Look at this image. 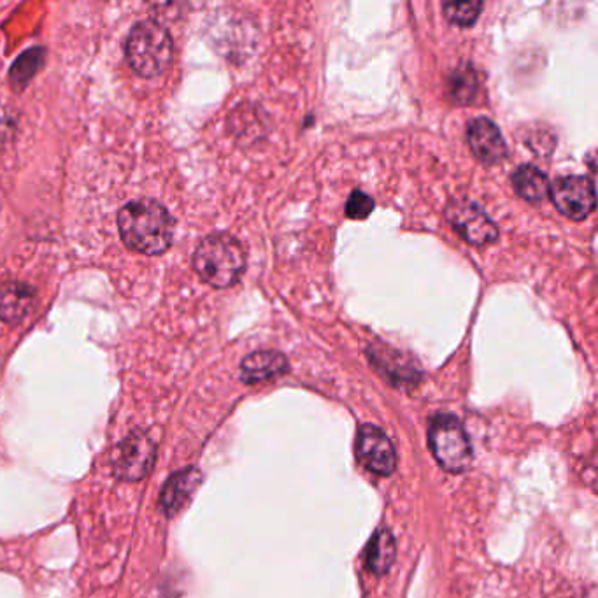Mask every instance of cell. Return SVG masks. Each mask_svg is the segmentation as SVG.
I'll return each mask as SVG.
<instances>
[{"label": "cell", "instance_id": "6da1fadb", "mask_svg": "<svg viewBox=\"0 0 598 598\" xmlns=\"http://www.w3.org/2000/svg\"><path fill=\"white\" fill-rule=\"evenodd\" d=\"M123 243L143 255H162L174 239V218L153 199L132 200L118 213Z\"/></svg>", "mask_w": 598, "mask_h": 598}, {"label": "cell", "instance_id": "7a4b0ae2", "mask_svg": "<svg viewBox=\"0 0 598 598\" xmlns=\"http://www.w3.org/2000/svg\"><path fill=\"white\" fill-rule=\"evenodd\" d=\"M193 269L214 288L235 285L246 269L243 246L232 235H207L193 253Z\"/></svg>", "mask_w": 598, "mask_h": 598}, {"label": "cell", "instance_id": "3957f363", "mask_svg": "<svg viewBox=\"0 0 598 598\" xmlns=\"http://www.w3.org/2000/svg\"><path fill=\"white\" fill-rule=\"evenodd\" d=\"M172 50L171 34L153 20L136 23L125 44L130 67L143 78L162 76L171 65Z\"/></svg>", "mask_w": 598, "mask_h": 598}, {"label": "cell", "instance_id": "277c9868", "mask_svg": "<svg viewBox=\"0 0 598 598\" xmlns=\"http://www.w3.org/2000/svg\"><path fill=\"white\" fill-rule=\"evenodd\" d=\"M430 448L435 460L448 472H463L472 462L469 435L455 416L437 414L430 423Z\"/></svg>", "mask_w": 598, "mask_h": 598}, {"label": "cell", "instance_id": "5b68a950", "mask_svg": "<svg viewBox=\"0 0 598 598\" xmlns=\"http://www.w3.org/2000/svg\"><path fill=\"white\" fill-rule=\"evenodd\" d=\"M446 218L456 234L472 246H490L499 239V228L483 207L469 199H455L446 207Z\"/></svg>", "mask_w": 598, "mask_h": 598}, {"label": "cell", "instance_id": "8992f818", "mask_svg": "<svg viewBox=\"0 0 598 598\" xmlns=\"http://www.w3.org/2000/svg\"><path fill=\"white\" fill-rule=\"evenodd\" d=\"M157 460V446L144 432H132L114 449L113 472L118 479L137 483L150 474Z\"/></svg>", "mask_w": 598, "mask_h": 598}, {"label": "cell", "instance_id": "52a82bcc", "mask_svg": "<svg viewBox=\"0 0 598 598\" xmlns=\"http://www.w3.org/2000/svg\"><path fill=\"white\" fill-rule=\"evenodd\" d=\"M556 209L570 220L583 221L595 211L597 195L590 178L565 176L549 186Z\"/></svg>", "mask_w": 598, "mask_h": 598}, {"label": "cell", "instance_id": "ba28073f", "mask_svg": "<svg viewBox=\"0 0 598 598\" xmlns=\"http://www.w3.org/2000/svg\"><path fill=\"white\" fill-rule=\"evenodd\" d=\"M356 456L365 469L378 476H390L397 467V453L381 428L364 425L356 437Z\"/></svg>", "mask_w": 598, "mask_h": 598}, {"label": "cell", "instance_id": "9c48e42d", "mask_svg": "<svg viewBox=\"0 0 598 598\" xmlns=\"http://www.w3.org/2000/svg\"><path fill=\"white\" fill-rule=\"evenodd\" d=\"M467 141L470 150L483 164L497 165L507 157V144L499 127L490 118H476L469 123Z\"/></svg>", "mask_w": 598, "mask_h": 598}, {"label": "cell", "instance_id": "30bf717a", "mask_svg": "<svg viewBox=\"0 0 598 598\" xmlns=\"http://www.w3.org/2000/svg\"><path fill=\"white\" fill-rule=\"evenodd\" d=\"M37 293L23 281H6L0 285V320L20 323L36 304Z\"/></svg>", "mask_w": 598, "mask_h": 598}, {"label": "cell", "instance_id": "8fae6325", "mask_svg": "<svg viewBox=\"0 0 598 598\" xmlns=\"http://www.w3.org/2000/svg\"><path fill=\"white\" fill-rule=\"evenodd\" d=\"M288 371L285 355L278 351H255L246 356L241 364V379L244 383H260L276 378Z\"/></svg>", "mask_w": 598, "mask_h": 598}, {"label": "cell", "instance_id": "7c38bea8", "mask_svg": "<svg viewBox=\"0 0 598 598\" xmlns=\"http://www.w3.org/2000/svg\"><path fill=\"white\" fill-rule=\"evenodd\" d=\"M200 472L197 469L181 470L178 474L167 481L164 492H162V509H164L167 516H174L178 514L186 502L192 499L193 492L199 488Z\"/></svg>", "mask_w": 598, "mask_h": 598}, {"label": "cell", "instance_id": "4fadbf2b", "mask_svg": "<svg viewBox=\"0 0 598 598\" xmlns=\"http://www.w3.org/2000/svg\"><path fill=\"white\" fill-rule=\"evenodd\" d=\"M511 179L516 193L528 202H541L549 195L548 176L535 165H521Z\"/></svg>", "mask_w": 598, "mask_h": 598}, {"label": "cell", "instance_id": "5bb4252c", "mask_svg": "<svg viewBox=\"0 0 598 598\" xmlns=\"http://www.w3.org/2000/svg\"><path fill=\"white\" fill-rule=\"evenodd\" d=\"M369 356H371L372 365H376L390 381H399L404 385V383H414L418 379L416 367H407V369L397 367V365L404 364V360L395 349L372 346L369 349Z\"/></svg>", "mask_w": 598, "mask_h": 598}, {"label": "cell", "instance_id": "9a60e30c", "mask_svg": "<svg viewBox=\"0 0 598 598\" xmlns=\"http://www.w3.org/2000/svg\"><path fill=\"white\" fill-rule=\"evenodd\" d=\"M365 560H367V567L371 569V572L378 576H383L390 570L395 562V539L390 530L381 528L376 532L367 548Z\"/></svg>", "mask_w": 598, "mask_h": 598}, {"label": "cell", "instance_id": "2e32d148", "mask_svg": "<svg viewBox=\"0 0 598 598\" xmlns=\"http://www.w3.org/2000/svg\"><path fill=\"white\" fill-rule=\"evenodd\" d=\"M477 76L474 67L465 65L456 69L449 78V95L458 104H469L476 97Z\"/></svg>", "mask_w": 598, "mask_h": 598}, {"label": "cell", "instance_id": "e0dca14e", "mask_svg": "<svg viewBox=\"0 0 598 598\" xmlns=\"http://www.w3.org/2000/svg\"><path fill=\"white\" fill-rule=\"evenodd\" d=\"M483 2H446L442 6L444 16L449 22L460 25V27H472L481 15Z\"/></svg>", "mask_w": 598, "mask_h": 598}, {"label": "cell", "instance_id": "ac0fdd59", "mask_svg": "<svg viewBox=\"0 0 598 598\" xmlns=\"http://www.w3.org/2000/svg\"><path fill=\"white\" fill-rule=\"evenodd\" d=\"M39 65H41V51L36 50L30 51V53H25V55L16 62L15 67H13V72H11V79H13L15 86L25 85V83L36 74Z\"/></svg>", "mask_w": 598, "mask_h": 598}, {"label": "cell", "instance_id": "d6986e66", "mask_svg": "<svg viewBox=\"0 0 598 598\" xmlns=\"http://www.w3.org/2000/svg\"><path fill=\"white\" fill-rule=\"evenodd\" d=\"M374 206L376 204H374L372 197H369L365 192L356 190V192L349 195L348 204H346V216L351 220H365L374 211Z\"/></svg>", "mask_w": 598, "mask_h": 598}]
</instances>
